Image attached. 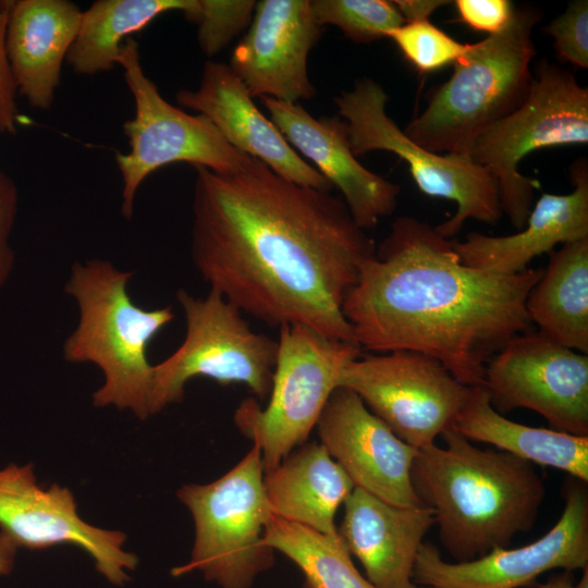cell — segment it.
<instances>
[{
	"label": "cell",
	"instance_id": "cell-1",
	"mask_svg": "<svg viewBox=\"0 0 588 588\" xmlns=\"http://www.w3.org/2000/svg\"><path fill=\"white\" fill-rule=\"evenodd\" d=\"M194 168L191 255L210 291L271 327L356 344L342 306L376 245L343 199L254 157L235 173Z\"/></svg>",
	"mask_w": 588,
	"mask_h": 588
},
{
	"label": "cell",
	"instance_id": "cell-2",
	"mask_svg": "<svg viewBox=\"0 0 588 588\" xmlns=\"http://www.w3.org/2000/svg\"><path fill=\"white\" fill-rule=\"evenodd\" d=\"M542 272L529 267L501 274L468 267L454 241L402 216L360 266L342 311L362 350L421 353L474 387L482 384L493 355L531 331L525 303Z\"/></svg>",
	"mask_w": 588,
	"mask_h": 588
},
{
	"label": "cell",
	"instance_id": "cell-3",
	"mask_svg": "<svg viewBox=\"0 0 588 588\" xmlns=\"http://www.w3.org/2000/svg\"><path fill=\"white\" fill-rule=\"evenodd\" d=\"M418 450L412 480L433 511L442 546L456 562L506 548L529 531L546 487L534 464L501 450L479 449L452 427Z\"/></svg>",
	"mask_w": 588,
	"mask_h": 588
},
{
	"label": "cell",
	"instance_id": "cell-4",
	"mask_svg": "<svg viewBox=\"0 0 588 588\" xmlns=\"http://www.w3.org/2000/svg\"><path fill=\"white\" fill-rule=\"evenodd\" d=\"M133 272L99 258L76 261L64 292L78 307V323L62 346L70 364L90 363L103 373V384L93 393L98 408L128 409L142 420L150 416L152 369L148 346L174 319L171 306L145 309L131 298Z\"/></svg>",
	"mask_w": 588,
	"mask_h": 588
},
{
	"label": "cell",
	"instance_id": "cell-5",
	"mask_svg": "<svg viewBox=\"0 0 588 588\" xmlns=\"http://www.w3.org/2000/svg\"><path fill=\"white\" fill-rule=\"evenodd\" d=\"M541 17L537 8L519 7L500 32L468 44L404 133L431 151L468 156L476 137L525 99L536 54L532 32Z\"/></svg>",
	"mask_w": 588,
	"mask_h": 588
},
{
	"label": "cell",
	"instance_id": "cell-6",
	"mask_svg": "<svg viewBox=\"0 0 588 588\" xmlns=\"http://www.w3.org/2000/svg\"><path fill=\"white\" fill-rule=\"evenodd\" d=\"M587 143V87L571 71L543 59L523 102L485 128L468 157L493 176L503 215L520 230L539 187L538 181L519 172L520 161L541 148Z\"/></svg>",
	"mask_w": 588,
	"mask_h": 588
},
{
	"label": "cell",
	"instance_id": "cell-7",
	"mask_svg": "<svg viewBox=\"0 0 588 588\" xmlns=\"http://www.w3.org/2000/svg\"><path fill=\"white\" fill-rule=\"evenodd\" d=\"M264 475L261 452L253 444L217 480L177 490V499L193 516L195 539L189 562L175 567L173 576L198 571L221 588H250L256 577L272 566L273 550L264 540L273 515Z\"/></svg>",
	"mask_w": 588,
	"mask_h": 588
},
{
	"label": "cell",
	"instance_id": "cell-8",
	"mask_svg": "<svg viewBox=\"0 0 588 588\" xmlns=\"http://www.w3.org/2000/svg\"><path fill=\"white\" fill-rule=\"evenodd\" d=\"M278 354L266 407L244 400L234 413L238 430L261 452L265 471L306 443L344 366L358 357L355 344L299 324L279 328Z\"/></svg>",
	"mask_w": 588,
	"mask_h": 588
},
{
	"label": "cell",
	"instance_id": "cell-9",
	"mask_svg": "<svg viewBox=\"0 0 588 588\" xmlns=\"http://www.w3.org/2000/svg\"><path fill=\"white\" fill-rule=\"evenodd\" d=\"M176 301L186 332L176 351L154 365L150 416L181 402L185 384L195 377L222 385L244 383L260 401L266 400L272 385L277 340L253 331L242 313L215 291L195 297L180 289Z\"/></svg>",
	"mask_w": 588,
	"mask_h": 588
},
{
	"label": "cell",
	"instance_id": "cell-10",
	"mask_svg": "<svg viewBox=\"0 0 588 588\" xmlns=\"http://www.w3.org/2000/svg\"><path fill=\"white\" fill-rule=\"evenodd\" d=\"M389 97L382 86L369 77L334 99L343 118L353 154L384 150L404 160L417 187L427 196L454 201V216L438 224L445 238L456 235L471 219L497 224L503 212L493 176L468 156L439 154L412 140L387 113Z\"/></svg>",
	"mask_w": 588,
	"mask_h": 588
},
{
	"label": "cell",
	"instance_id": "cell-11",
	"mask_svg": "<svg viewBox=\"0 0 588 588\" xmlns=\"http://www.w3.org/2000/svg\"><path fill=\"white\" fill-rule=\"evenodd\" d=\"M117 64L123 69L135 105L134 117L123 124L130 150L115 154L123 182L121 212L126 220L133 216L140 184L163 166L187 162L229 174L248 163L252 157L229 144L207 117L188 114L163 99L145 74L133 38L122 44Z\"/></svg>",
	"mask_w": 588,
	"mask_h": 588
},
{
	"label": "cell",
	"instance_id": "cell-12",
	"mask_svg": "<svg viewBox=\"0 0 588 588\" xmlns=\"http://www.w3.org/2000/svg\"><path fill=\"white\" fill-rule=\"evenodd\" d=\"M338 387L357 394L417 450L436 443L452 427L470 392L437 359L412 351L359 355L344 366Z\"/></svg>",
	"mask_w": 588,
	"mask_h": 588
},
{
	"label": "cell",
	"instance_id": "cell-13",
	"mask_svg": "<svg viewBox=\"0 0 588 588\" xmlns=\"http://www.w3.org/2000/svg\"><path fill=\"white\" fill-rule=\"evenodd\" d=\"M482 387L500 414L538 413L551 429L588 436V354L539 331L512 338L488 362Z\"/></svg>",
	"mask_w": 588,
	"mask_h": 588
},
{
	"label": "cell",
	"instance_id": "cell-14",
	"mask_svg": "<svg viewBox=\"0 0 588 588\" xmlns=\"http://www.w3.org/2000/svg\"><path fill=\"white\" fill-rule=\"evenodd\" d=\"M563 498V512L555 525L519 548H495L475 560L449 562L437 547L424 542L413 581L432 588H519L548 571H583L588 566L587 482L571 477Z\"/></svg>",
	"mask_w": 588,
	"mask_h": 588
},
{
	"label": "cell",
	"instance_id": "cell-15",
	"mask_svg": "<svg viewBox=\"0 0 588 588\" xmlns=\"http://www.w3.org/2000/svg\"><path fill=\"white\" fill-rule=\"evenodd\" d=\"M0 531L17 548L42 550L75 544L95 561L97 571L111 584L128 581L137 556L123 549L126 536L85 522L71 490L57 483L37 485L33 464L0 468Z\"/></svg>",
	"mask_w": 588,
	"mask_h": 588
},
{
	"label": "cell",
	"instance_id": "cell-16",
	"mask_svg": "<svg viewBox=\"0 0 588 588\" xmlns=\"http://www.w3.org/2000/svg\"><path fill=\"white\" fill-rule=\"evenodd\" d=\"M316 429L319 442L355 487L396 506L425 505L412 480L418 450L401 440L353 391L335 388Z\"/></svg>",
	"mask_w": 588,
	"mask_h": 588
},
{
	"label": "cell",
	"instance_id": "cell-17",
	"mask_svg": "<svg viewBox=\"0 0 588 588\" xmlns=\"http://www.w3.org/2000/svg\"><path fill=\"white\" fill-rule=\"evenodd\" d=\"M321 28L310 0L258 1L230 68L253 98L292 103L309 100L316 89L308 77L307 58Z\"/></svg>",
	"mask_w": 588,
	"mask_h": 588
},
{
	"label": "cell",
	"instance_id": "cell-18",
	"mask_svg": "<svg viewBox=\"0 0 588 588\" xmlns=\"http://www.w3.org/2000/svg\"><path fill=\"white\" fill-rule=\"evenodd\" d=\"M271 122L289 144L309 159L341 192L355 223L365 231L393 213L400 186L359 163L345 122L339 117L316 119L301 105L261 97Z\"/></svg>",
	"mask_w": 588,
	"mask_h": 588
},
{
	"label": "cell",
	"instance_id": "cell-19",
	"mask_svg": "<svg viewBox=\"0 0 588 588\" xmlns=\"http://www.w3.org/2000/svg\"><path fill=\"white\" fill-rule=\"evenodd\" d=\"M176 101L207 117L229 144L260 160L283 179L319 191L334 188L262 114L230 65L207 61L199 87L179 90Z\"/></svg>",
	"mask_w": 588,
	"mask_h": 588
},
{
	"label": "cell",
	"instance_id": "cell-20",
	"mask_svg": "<svg viewBox=\"0 0 588 588\" xmlns=\"http://www.w3.org/2000/svg\"><path fill=\"white\" fill-rule=\"evenodd\" d=\"M338 534L376 588H415L413 572L424 538L434 524L426 506H396L355 487L344 502Z\"/></svg>",
	"mask_w": 588,
	"mask_h": 588
},
{
	"label": "cell",
	"instance_id": "cell-21",
	"mask_svg": "<svg viewBox=\"0 0 588 588\" xmlns=\"http://www.w3.org/2000/svg\"><path fill=\"white\" fill-rule=\"evenodd\" d=\"M573 191L543 193L532 205L523 229L505 236L468 233L454 247L468 267L513 274L528 267L537 256L549 254L558 244L588 238V168L585 159L569 169Z\"/></svg>",
	"mask_w": 588,
	"mask_h": 588
},
{
	"label": "cell",
	"instance_id": "cell-22",
	"mask_svg": "<svg viewBox=\"0 0 588 588\" xmlns=\"http://www.w3.org/2000/svg\"><path fill=\"white\" fill-rule=\"evenodd\" d=\"M81 19L82 12L71 1H13L7 53L16 90L33 108L51 107Z\"/></svg>",
	"mask_w": 588,
	"mask_h": 588
},
{
	"label": "cell",
	"instance_id": "cell-23",
	"mask_svg": "<svg viewBox=\"0 0 588 588\" xmlns=\"http://www.w3.org/2000/svg\"><path fill=\"white\" fill-rule=\"evenodd\" d=\"M264 486L273 515L330 537H339L335 514L355 488L320 442L290 452L265 471Z\"/></svg>",
	"mask_w": 588,
	"mask_h": 588
},
{
	"label": "cell",
	"instance_id": "cell-24",
	"mask_svg": "<svg viewBox=\"0 0 588 588\" xmlns=\"http://www.w3.org/2000/svg\"><path fill=\"white\" fill-rule=\"evenodd\" d=\"M452 428L471 442L489 443L531 464L560 469L588 482V436L510 420L492 407L482 384L470 387Z\"/></svg>",
	"mask_w": 588,
	"mask_h": 588
},
{
	"label": "cell",
	"instance_id": "cell-25",
	"mask_svg": "<svg viewBox=\"0 0 588 588\" xmlns=\"http://www.w3.org/2000/svg\"><path fill=\"white\" fill-rule=\"evenodd\" d=\"M549 254L547 268L526 298L527 317L547 338L588 354V238Z\"/></svg>",
	"mask_w": 588,
	"mask_h": 588
},
{
	"label": "cell",
	"instance_id": "cell-26",
	"mask_svg": "<svg viewBox=\"0 0 588 588\" xmlns=\"http://www.w3.org/2000/svg\"><path fill=\"white\" fill-rule=\"evenodd\" d=\"M193 0H98L86 11L66 62L79 75H95L114 68L122 44L157 16L192 7Z\"/></svg>",
	"mask_w": 588,
	"mask_h": 588
},
{
	"label": "cell",
	"instance_id": "cell-27",
	"mask_svg": "<svg viewBox=\"0 0 588 588\" xmlns=\"http://www.w3.org/2000/svg\"><path fill=\"white\" fill-rule=\"evenodd\" d=\"M264 540L299 567L304 574L303 588H376L355 567L340 537L272 515Z\"/></svg>",
	"mask_w": 588,
	"mask_h": 588
},
{
	"label": "cell",
	"instance_id": "cell-28",
	"mask_svg": "<svg viewBox=\"0 0 588 588\" xmlns=\"http://www.w3.org/2000/svg\"><path fill=\"white\" fill-rule=\"evenodd\" d=\"M317 23L340 28L348 39L368 44L385 38L388 32L405 23L393 1L311 0Z\"/></svg>",
	"mask_w": 588,
	"mask_h": 588
},
{
	"label": "cell",
	"instance_id": "cell-29",
	"mask_svg": "<svg viewBox=\"0 0 588 588\" xmlns=\"http://www.w3.org/2000/svg\"><path fill=\"white\" fill-rule=\"evenodd\" d=\"M403 57L420 73H430L453 64L467 50L430 21L403 23L387 33Z\"/></svg>",
	"mask_w": 588,
	"mask_h": 588
},
{
	"label": "cell",
	"instance_id": "cell-30",
	"mask_svg": "<svg viewBox=\"0 0 588 588\" xmlns=\"http://www.w3.org/2000/svg\"><path fill=\"white\" fill-rule=\"evenodd\" d=\"M255 5L253 0H193L184 15L197 24L200 49L212 57L252 22Z\"/></svg>",
	"mask_w": 588,
	"mask_h": 588
},
{
	"label": "cell",
	"instance_id": "cell-31",
	"mask_svg": "<svg viewBox=\"0 0 588 588\" xmlns=\"http://www.w3.org/2000/svg\"><path fill=\"white\" fill-rule=\"evenodd\" d=\"M553 38L558 58L580 69L588 68V1L575 0L543 27Z\"/></svg>",
	"mask_w": 588,
	"mask_h": 588
},
{
	"label": "cell",
	"instance_id": "cell-32",
	"mask_svg": "<svg viewBox=\"0 0 588 588\" xmlns=\"http://www.w3.org/2000/svg\"><path fill=\"white\" fill-rule=\"evenodd\" d=\"M13 1L0 0V134H14L16 86L7 53V27Z\"/></svg>",
	"mask_w": 588,
	"mask_h": 588
},
{
	"label": "cell",
	"instance_id": "cell-33",
	"mask_svg": "<svg viewBox=\"0 0 588 588\" xmlns=\"http://www.w3.org/2000/svg\"><path fill=\"white\" fill-rule=\"evenodd\" d=\"M454 4L461 22L488 35L500 32L515 9L509 0H456Z\"/></svg>",
	"mask_w": 588,
	"mask_h": 588
},
{
	"label": "cell",
	"instance_id": "cell-34",
	"mask_svg": "<svg viewBox=\"0 0 588 588\" xmlns=\"http://www.w3.org/2000/svg\"><path fill=\"white\" fill-rule=\"evenodd\" d=\"M17 188L14 181L0 169V287L12 274L15 255L10 244L17 212Z\"/></svg>",
	"mask_w": 588,
	"mask_h": 588
},
{
	"label": "cell",
	"instance_id": "cell-35",
	"mask_svg": "<svg viewBox=\"0 0 588 588\" xmlns=\"http://www.w3.org/2000/svg\"><path fill=\"white\" fill-rule=\"evenodd\" d=\"M405 23L429 21L439 8L450 3L443 0H396L393 1Z\"/></svg>",
	"mask_w": 588,
	"mask_h": 588
},
{
	"label": "cell",
	"instance_id": "cell-36",
	"mask_svg": "<svg viewBox=\"0 0 588 588\" xmlns=\"http://www.w3.org/2000/svg\"><path fill=\"white\" fill-rule=\"evenodd\" d=\"M17 547L2 531H0V575H8L14 566Z\"/></svg>",
	"mask_w": 588,
	"mask_h": 588
},
{
	"label": "cell",
	"instance_id": "cell-37",
	"mask_svg": "<svg viewBox=\"0 0 588 588\" xmlns=\"http://www.w3.org/2000/svg\"><path fill=\"white\" fill-rule=\"evenodd\" d=\"M574 578L572 572L563 571L560 574L551 576L546 583L529 588H573Z\"/></svg>",
	"mask_w": 588,
	"mask_h": 588
},
{
	"label": "cell",
	"instance_id": "cell-38",
	"mask_svg": "<svg viewBox=\"0 0 588 588\" xmlns=\"http://www.w3.org/2000/svg\"><path fill=\"white\" fill-rule=\"evenodd\" d=\"M573 588H588V566L583 569L580 578L574 583Z\"/></svg>",
	"mask_w": 588,
	"mask_h": 588
},
{
	"label": "cell",
	"instance_id": "cell-39",
	"mask_svg": "<svg viewBox=\"0 0 588 588\" xmlns=\"http://www.w3.org/2000/svg\"><path fill=\"white\" fill-rule=\"evenodd\" d=\"M415 588H432V587H428V586H419V585H416Z\"/></svg>",
	"mask_w": 588,
	"mask_h": 588
}]
</instances>
